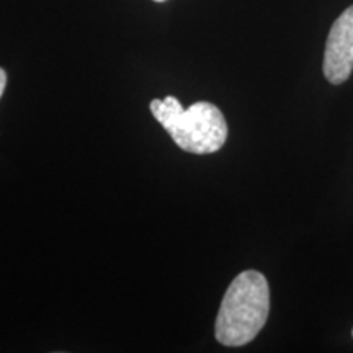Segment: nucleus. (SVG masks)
<instances>
[{"label": "nucleus", "mask_w": 353, "mask_h": 353, "mask_svg": "<svg viewBox=\"0 0 353 353\" xmlns=\"http://www.w3.org/2000/svg\"><path fill=\"white\" fill-rule=\"evenodd\" d=\"M270 312L268 281L257 270H245L229 285L216 317V341L226 347L252 342Z\"/></svg>", "instance_id": "obj_1"}, {"label": "nucleus", "mask_w": 353, "mask_h": 353, "mask_svg": "<svg viewBox=\"0 0 353 353\" xmlns=\"http://www.w3.org/2000/svg\"><path fill=\"white\" fill-rule=\"evenodd\" d=\"M151 112L174 143L185 152L213 154L223 148L228 139L226 118L216 105L196 101L183 110L175 97L152 100Z\"/></svg>", "instance_id": "obj_2"}, {"label": "nucleus", "mask_w": 353, "mask_h": 353, "mask_svg": "<svg viewBox=\"0 0 353 353\" xmlns=\"http://www.w3.org/2000/svg\"><path fill=\"white\" fill-rule=\"evenodd\" d=\"M322 69L332 85H341L353 72V6L345 8L330 28Z\"/></svg>", "instance_id": "obj_3"}, {"label": "nucleus", "mask_w": 353, "mask_h": 353, "mask_svg": "<svg viewBox=\"0 0 353 353\" xmlns=\"http://www.w3.org/2000/svg\"><path fill=\"white\" fill-rule=\"evenodd\" d=\"M6 87H7V74H6V70L0 68V99H2Z\"/></svg>", "instance_id": "obj_4"}, {"label": "nucleus", "mask_w": 353, "mask_h": 353, "mask_svg": "<svg viewBox=\"0 0 353 353\" xmlns=\"http://www.w3.org/2000/svg\"><path fill=\"white\" fill-rule=\"evenodd\" d=\"M154 2H165V0H154Z\"/></svg>", "instance_id": "obj_5"}]
</instances>
